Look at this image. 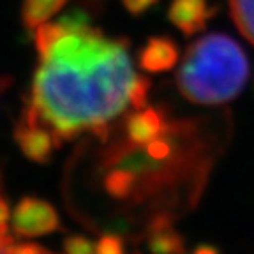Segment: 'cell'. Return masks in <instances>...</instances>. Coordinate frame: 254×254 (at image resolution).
<instances>
[{"mask_svg":"<svg viewBox=\"0 0 254 254\" xmlns=\"http://www.w3.org/2000/svg\"><path fill=\"white\" fill-rule=\"evenodd\" d=\"M34 32L39 62L25 108L60 143L83 132L106 136L132 106L138 74L129 41L108 36L78 12L46 21Z\"/></svg>","mask_w":254,"mask_h":254,"instance_id":"6da1fadb","label":"cell"},{"mask_svg":"<svg viewBox=\"0 0 254 254\" xmlns=\"http://www.w3.org/2000/svg\"><path fill=\"white\" fill-rule=\"evenodd\" d=\"M249 76L242 46L226 34H206L190 44L177 69V87L190 103L217 106L235 99Z\"/></svg>","mask_w":254,"mask_h":254,"instance_id":"7a4b0ae2","label":"cell"},{"mask_svg":"<svg viewBox=\"0 0 254 254\" xmlns=\"http://www.w3.org/2000/svg\"><path fill=\"white\" fill-rule=\"evenodd\" d=\"M14 139L21 152L37 163L50 161L53 152L62 145L60 139L36 115H32L27 108H23L20 120L16 122Z\"/></svg>","mask_w":254,"mask_h":254,"instance_id":"3957f363","label":"cell"},{"mask_svg":"<svg viewBox=\"0 0 254 254\" xmlns=\"http://www.w3.org/2000/svg\"><path fill=\"white\" fill-rule=\"evenodd\" d=\"M12 230L18 237L32 238L59 230V214L39 198H23L12 214Z\"/></svg>","mask_w":254,"mask_h":254,"instance_id":"277c9868","label":"cell"},{"mask_svg":"<svg viewBox=\"0 0 254 254\" xmlns=\"http://www.w3.org/2000/svg\"><path fill=\"white\" fill-rule=\"evenodd\" d=\"M215 9L208 0H171L168 18L186 36H194L214 18Z\"/></svg>","mask_w":254,"mask_h":254,"instance_id":"5b68a950","label":"cell"},{"mask_svg":"<svg viewBox=\"0 0 254 254\" xmlns=\"http://www.w3.org/2000/svg\"><path fill=\"white\" fill-rule=\"evenodd\" d=\"M180 60L179 44L168 36H152L138 52V65L147 72H166Z\"/></svg>","mask_w":254,"mask_h":254,"instance_id":"8992f818","label":"cell"},{"mask_svg":"<svg viewBox=\"0 0 254 254\" xmlns=\"http://www.w3.org/2000/svg\"><path fill=\"white\" fill-rule=\"evenodd\" d=\"M71 0H23L20 9V20L27 30H36L50 21L57 12L62 11Z\"/></svg>","mask_w":254,"mask_h":254,"instance_id":"52a82bcc","label":"cell"},{"mask_svg":"<svg viewBox=\"0 0 254 254\" xmlns=\"http://www.w3.org/2000/svg\"><path fill=\"white\" fill-rule=\"evenodd\" d=\"M230 11L238 30L254 44V0H230Z\"/></svg>","mask_w":254,"mask_h":254,"instance_id":"ba28073f","label":"cell"},{"mask_svg":"<svg viewBox=\"0 0 254 254\" xmlns=\"http://www.w3.org/2000/svg\"><path fill=\"white\" fill-rule=\"evenodd\" d=\"M152 247L157 254H180L184 249L182 238L171 228H161L152 238Z\"/></svg>","mask_w":254,"mask_h":254,"instance_id":"9c48e42d","label":"cell"},{"mask_svg":"<svg viewBox=\"0 0 254 254\" xmlns=\"http://www.w3.org/2000/svg\"><path fill=\"white\" fill-rule=\"evenodd\" d=\"M0 254H52L36 244L14 242L7 231H0Z\"/></svg>","mask_w":254,"mask_h":254,"instance_id":"30bf717a","label":"cell"},{"mask_svg":"<svg viewBox=\"0 0 254 254\" xmlns=\"http://www.w3.org/2000/svg\"><path fill=\"white\" fill-rule=\"evenodd\" d=\"M65 254H95V244L85 237H71L65 240Z\"/></svg>","mask_w":254,"mask_h":254,"instance_id":"8fae6325","label":"cell"},{"mask_svg":"<svg viewBox=\"0 0 254 254\" xmlns=\"http://www.w3.org/2000/svg\"><path fill=\"white\" fill-rule=\"evenodd\" d=\"M95 254H124V242L115 235H104L95 244Z\"/></svg>","mask_w":254,"mask_h":254,"instance_id":"7c38bea8","label":"cell"},{"mask_svg":"<svg viewBox=\"0 0 254 254\" xmlns=\"http://www.w3.org/2000/svg\"><path fill=\"white\" fill-rule=\"evenodd\" d=\"M120 2L131 16H143L154 9L161 0H120Z\"/></svg>","mask_w":254,"mask_h":254,"instance_id":"4fadbf2b","label":"cell"},{"mask_svg":"<svg viewBox=\"0 0 254 254\" xmlns=\"http://www.w3.org/2000/svg\"><path fill=\"white\" fill-rule=\"evenodd\" d=\"M7 219H9V206L2 194V184H0V231H7Z\"/></svg>","mask_w":254,"mask_h":254,"instance_id":"5bb4252c","label":"cell"},{"mask_svg":"<svg viewBox=\"0 0 254 254\" xmlns=\"http://www.w3.org/2000/svg\"><path fill=\"white\" fill-rule=\"evenodd\" d=\"M194 254H219V253H217V249H214V247L203 246V247H199V249H196Z\"/></svg>","mask_w":254,"mask_h":254,"instance_id":"9a60e30c","label":"cell"},{"mask_svg":"<svg viewBox=\"0 0 254 254\" xmlns=\"http://www.w3.org/2000/svg\"><path fill=\"white\" fill-rule=\"evenodd\" d=\"M0 85H2V81H0ZM0 88H2V87H0Z\"/></svg>","mask_w":254,"mask_h":254,"instance_id":"2e32d148","label":"cell"}]
</instances>
